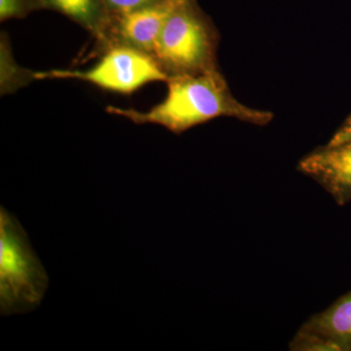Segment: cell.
Here are the masks:
<instances>
[{
	"label": "cell",
	"instance_id": "obj_1",
	"mask_svg": "<svg viewBox=\"0 0 351 351\" xmlns=\"http://www.w3.org/2000/svg\"><path fill=\"white\" fill-rule=\"evenodd\" d=\"M165 99L147 112L108 107L107 112L136 124H157L180 134L219 117L265 126L274 115L269 110L247 107L234 98L218 69L198 75L171 76Z\"/></svg>",
	"mask_w": 351,
	"mask_h": 351
},
{
	"label": "cell",
	"instance_id": "obj_2",
	"mask_svg": "<svg viewBox=\"0 0 351 351\" xmlns=\"http://www.w3.org/2000/svg\"><path fill=\"white\" fill-rule=\"evenodd\" d=\"M218 41L213 23L195 0H189L164 25L152 57L168 77L198 75L218 69Z\"/></svg>",
	"mask_w": 351,
	"mask_h": 351
},
{
	"label": "cell",
	"instance_id": "obj_3",
	"mask_svg": "<svg viewBox=\"0 0 351 351\" xmlns=\"http://www.w3.org/2000/svg\"><path fill=\"white\" fill-rule=\"evenodd\" d=\"M48 276L18 219L0 211V308L1 315L25 313L40 304Z\"/></svg>",
	"mask_w": 351,
	"mask_h": 351
},
{
	"label": "cell",
	"instance_id": "obj_4",
	"mask_svg": "<svg viewBox=\"0 0 351 351\" xmlns=\"http://www.w3.org/2000/svg\"><path fill=\"white\" fill-rule=\"evenodd\" d=\"M32 80H76L119 94H132L152 82H167L168 75L149 53L131 46L107 48L105 55L86 71H63L32 73Z\"/></svg>",
	"mask_w": 351,
	"mask_h": 351
},
{
	"label": "cell",
	"instance_id": "obj_5",
	"mask_svg": "<svg viewBox=\"0 0 351 351\" xmlns=\"http://www.w3.org/2000/svg\"><path fill=\"white\" fill-rule=\"evenodd\" d=\"M293 351H351V291L308 318L289 345Z\"/></svg>",
	"mask_w": 351,
	"mask_h": 351
},
{
	"label": "cell",
	"instance_id": "obj_6",
	"mask_svg": "<svg viewBox=\"0 0 351 351\" xmlns=\"http://www.w3.org/2000/svg\"><path fill=\"white\" fill-rule=\"evenodd\" d=\"M189 0H157L137 10L113 16L106 48L122 44L144 51L152 56L164 25L172 14Z\"/></svg>",
	"mask_w": 351,
	"mask_h": 351
},
{
	"label": "cell",
	"instance_id": "obj_7",
	"mask_svg": "<svg viewBox=\"0 0 351 351\" xmlns=\"http://www.w3.org/2000/svg\"><path fill=\"white\" fill-rule=\"evenodd\" d=\"M297 169L317 182L339 205L351 202V140L314 149L302 157Z\"/></svg>",
	"mask_w": 351,
	"mask_h": 351
},
{
	"label": "cell",
	"instance_id": "obj_8",
	"mask_svg": "<svg viewBox=\"0 0 351 351\" xmlns=\"http://www.w3.org/2000/svg\"><path fill=\"white\" fill-rule=\"evenodd\" d=\"M44 7L64 14L86 29L106 46L112 15L103 0H43Z\"/></svg>",
	"mask_w": 351,
	"mask_h": 351
},
{
	"label": "cell",
	"instance_id": "obj_9",
	"mask_svg": "<svg viewBox=\"0 0 351 351\" xmlns=\"http://www.w3.org/2000/svg\"><path fill=\"white\" fill-rule=\"evenodd\" d=\"M43 8V0H0V20L20 19Z\"/></svg>",
	"mask_w": 351,
	"mask_h": 351
},
{
	"label": "cell",
	"instance_id": "obj_10",
	"mask_svg": "<svg viewBox=\"0 0 351 351\" xmlns=\"http://www.w3.org/2000/svg\"><path fill=\"white\" fill-rule=\"evenodd\" d=\"M156 1L157 0H103L112 17L137 10Z\"/></svg>",
	"mask_w": 351,
	"mask_h": 351
},
{
	"label": "cell",
	"instance_id": "obj_11",
	"mask_svg": "<svg viewBox=\"0 0 351 351\" xmlns=\"http://www.w3.org/2000/svg\"><path fill=\"white\" fill-rule=\"evenodd\" d=\"M351 140V113L330 138L328 145H338Z\"/></svg>",
	"mask_w": 351,
	"mask_h": 351
}]
</instances>
